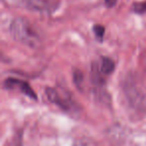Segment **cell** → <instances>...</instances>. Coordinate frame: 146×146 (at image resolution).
<instances>
[{
    "mask_svg": "<svg viewBox=\"0 0 146 146\" xmlns=\"http://www.w3.org/2000/svg\"><path fill=\"white\" fill-rule=\"evenodd\" d=\"M98 67H99L100 72L103 74L104 76L110 75L112 72L114 71L115 68V64H114V61L112 60L109 57H102L100 59V62L97 63Z\"/></svg>",
    "mask_w": 146,
    "mask_h": 146,
    "instance_id": "8992f818",
    "label": "cell"
},
{
    "mask_svg": "<svg viewBox=\"0 0 146 146\" xmlns=\"http://www.w3.org/2000/svg\"><path fill=\"white\" fill-rule=\"evenodd\" d=\"M3 85H4V87L7 88V89H16L17 88L21 93L28 96L29 98H31V99H33V100H36V98H37L34 90H33L32 88L30 87V85L25 81H21V80L15 79V78H7L4 81V83H3Z\"/></svg>",
    "mask_w": 146,
    "mask_h": 146,
    "instance_id": "5b68a950",
    "label": "cell"
},
{
    "mask_svg": "<svg viewBox=\"0 0 146 146\" xmlns=\"http://www.w3.org/2000/svg\"><path fill=\"white\" fill-rule=\"evenodd\" d=\"M124 94L129 106L134 110H143L146 107V93L135 82L130 80L125 82Z\"/></svg>",
    "mask_w": 146,
    "mask_h": 146,
    "instance_id": "7a4b0ae2",
    "label": "cell"
},
{
    "mask_svg": "<svg viewBox=\"0 0 146 146\" xmlns=\"http://www.w3.org/2000/svg\"><path fill=\"white\" fill-rule=\"evenodd\" d=\"M46 96L48 98V100L51 103L55 104L56 106H58L60 109L64 110L65 112H69V113H74L78 110V107L73 100H71V98L69 96L65 95L63 93H60L57 89L55 88L48 87L46 88Z\"/></svg>",
    "mask_w": 146,
    "mask_h": 146,
    "instance_id": "3957f363",
    "label": "cell"
},
{
    "mask_svg": "<svg viewBox=\"0 0 146 146\" xmlns=\"http://www.w3.org/2000/svg\"><path fill=\"white\" fill-rule=\"evenodd\" d=\"M73 81H74V83H75L76 87L78 89L80 90L83 89L84 76H83V73L80 70H78V69H75V70L73 71Z\"/></svg>",
    "mask_w": 146,
    "mask_h": 146,
    "instance_id": "52a82bcc",
    "label": "cell"
},
{
    "mask_svg": "<svg viewBox=\"0 0 146 146\" xmlns=\"http://www.w3.org/2000/svg\"><path fill=\"white\" fill-rule=\"evenodd\" d=\"M117 0H104V3L105 5L108 7V8H111V7H114V5L116 4Z\"/></svg>",
    "mask_w": 146,
    "mask_h": 146,
    "instance_id": "30bf717a",
    "label": "cell"
},
{
    "mask_svg": "<svg viewBox=\"0 0 146 146\" xmlns=\"http://www.w3.org/2000/svg\"><path fill=\"white\" fill-rule=\"evenodd\" d=\"M75 146H89V145H87V144H83V143H79V144H77V145H75Z\"/></svg>",
    "mask_w": 146,
    "mask_h": 146,
    "instance_id": "8fae6325",
    "label": "cell"
},
{
    "mask_svg": "<svg viewBox=\"0 0 146 146\" xmlns=\"http://www.w3.org/2000/svg\"><path fill=\"white\" fill-rule=\"evenodd\" d=\"M93 32H94V34H95L96 38L101 41L104 37V34H105V28H104V26H102V25L96 24L93 26Z\"/></svg>",
    "mask_w": 146,
    "mask_h": 146,
    "instance_id": "9c48e42d",
    "label": "cell"
},
{
    "mask_svg": "<svg viewBox=\"0 0 146 146\" xmlns=\"http://www.w3.org/2000/svg\"><path fill=\"white\" fill-rule=\"evenodd\" d=\"M132 10L137 14H146V1L134 3L132 5Z\"/></svg>",
    "mask_w": 146,
    "mask_h": 146,
    "instance_id": "ba28073f",
    "label": "cell"
},
{
    "mask_svg": "<svg viewBox=\"0 0 146 146\" xmlns=\"http://www.w3.org/2000/svg\"><path fill=\"white\" fill-rule=\"evenodd\" d=\"M10 33L15 40L30 48H35L40 44L39 34L25 18L13 19L10 24Z\"/></svg>",
    "mask_w": 146,
    "mask_h": 146,
    "instance_id": "6da1fadb",
    "label": "cell"
},
{
    "mask_svg": "<svg viewBox=\"0 0 146 146\" xmlns=\"http://www.w3.org/2000/svg\"><path fill=\"white\" fill-rule=\"evenodd\" d=\"M22 4L30 10L38 12H51L59 4V0H20Z\"/></svg>",
    "mask_w": 146,
    "mask_h": 146,
    "instance_id": "277c9868",
    "label": "cell"
}]
</instances>
